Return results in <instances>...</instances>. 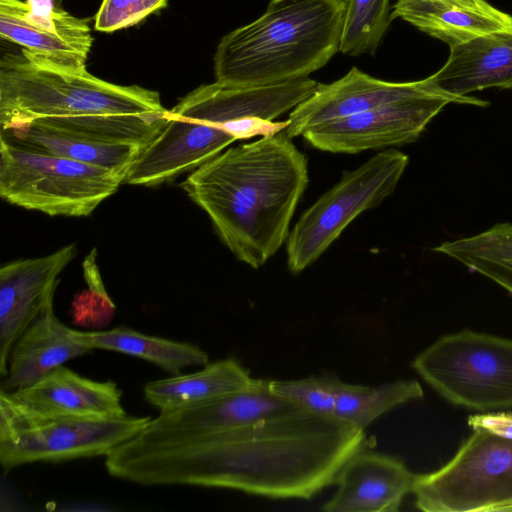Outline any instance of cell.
Segmentation results:
<instances>
[{
  "mask_svg": "<svg viewBox=\"0 0 512 512\" xmlns=\"http://www.w3.org/2000/svg\"><path fill=\"white\" fill-rule=\"evenodd\" d=\"M366 443L363 430L299 409L176 446L127 441L105 457V468L112 477L143 486H203L308 500L335 485L343 464Z\"/></svg>",
  "mask_w": 512,
  "mask_h": 512,
  "instance_id": "obj_1",
  "label": "cell"
},
{
  "mask_svg": "<svg viewBox=\"0 0 512 512\" xmlns=\"http://www.w3.org/2000/svg\"><path fill=\"white\" fill-rule=\"evenodd\" d=\"M308 164L283 131L229 148L180 183L235 257L254 269L288 239Z\"/></svg>",
  "mask_w": 512,
  "mask_h": 512,
  "instance_id": "obj_2",
  "label": "cell"
},
{
  "mask_svg": "<svg viewBox=\"0 0 512 512\" xmlns=\"http://www.w3.org/2000/svg\"><path fill=\"white\" fill-rule=\"evenodd\" d=\"M317 85L306 77L263 86L215 81L197 87L167 110L162 126L141 148L123 183L156 186L193 171L236 141L228 122L248 116L273 121L307 99Z\"/></svg>",
  "mask_w": 512,
  "mask_h": 512,
  "instance_id": "obj_3",
  "label": "cell"
},
{
  "mask_svg": "<svg viewBox=\"0 0 512 512\" xmlns=\"http://www.w3.org/2000/svg\"><path fill=\"white\" fill-rule=\"evenodd\" d=\"M346 0H270L253 22L224 35L215 81L263 86L308 77L339 52Z\"/></svg>",
  "mask_w": 512,
  "mask_h": 512,
  "instance_id": "obj_4",
  "label": "cell"
},
{
  "mask_svg": "<svg viewBox=\"0 0 512 512\" xmlns=\"http://www.w3.org/2000/svg\"><path fill=\"white\" fill-rule=\"evenodd\" d=\"M160 94L118 85L84 68L53 64L25 49L0 60L1 130L35 119L161 114Z\"/></svg>",
  "mask_w": 512,
  "mask_h": 512,
  "instance_id": "obj_5",
  "label": "cell"
},
{
  "mask_svg": "<svg viewBox=\"0 0 512 512\" xmlns=\"http://www.w3.org/2000/svg\"><path fill=\"white\" fill-rule=\"evenodd\" d=\"M150 416H51L29 410L0 389V464L4 473L36 462L108 456L138 435Z\"/></svg>",
  "mask_w": 512,
  "mask_h": 512,
  "instance_id": "obj_6",
  "label": "cell"
},
{
  "mask_svg": "<svg viewBox=\"0 0 512 512\" xmlns=\"http://www.w3.org/2000/svg\"><path fill=\"white\" fill-rule=\"evenodd\" d=\"M125 173L13 144L0 136V196L50 216L82 217L123 184Z\"/></svg>",
  "mask_w": 512,
  "mask_h": 512,
  "instance_id": "obj_7",
  "label": "cell"
},
{
  "mask_svg": "<svg viewBox=\"0 0 512 512\" xmlns=\"http://www.w3.org/2000/svg\"><path fill=\"white\" fill-rule=\"evenodd\" d=\"M443 399L489 412L512 408V339L471 329L443 335L411 362Z\"/></svg>",
  "mask_w": 512,
  "mask_h": 512,
  "instance_id": "obj_8",
  "label": "cell"
},
{
  "mask_svg": "<svg viewBox=\"0 0 512 512\" xmlns=\"http://www.w3.org/2000/svg\"><path fill=\"white\" fill-rule=\"evenodd\" d=\"M424 512H512V440L473 430L439 469L415 474Z\"/></svg>",
  "mask_w": 512,
  "mask_h": 512,
  "instance_id": "obj_9",
  "label": "cell"
},
{
  "mask_svg": "<svg viewBox=\"0 0 512 512\" xmlns=\"http://www.w3.org/2000/svg\"><path fill=\"white\" fill-rule=\"evenodd\" d=\"M409 162L396 149L377 153L340 181L308 208L287 239V265L292 273L314 263L362 212L391 195Z\"/></svg>",
  "mask_w": 512,
  "mask_h": 512,
  "instance_id": "obj_10",
  "label": "cell"
},
{
  "mask_svg": "<svg viewBox=\"0 0 512 512\" xmlns=\"http://www.w3.org/2000/svg\"><path fill=\"white\" fill-rule=\"evenodd\" d=\"M269 380L255 379L246 389L206 401L160 411L128 442L140 447H170L229 431L260 420L304 409L269 389Z\"/></svg>",
  "mask_w": 512,
  "mask_h": 512,
  "instance_id": "obj_11",
  "label": "cell"
},
{
  "mask_svg": "<svg viewBox=\"0 0 512 512\" xmlns=\"http://www.w3.org/2000/svg\"><path fill=\"white\" fill-rule=\"evenodd\" d=\"M451 96L430 87L385 105L309 128L302 135L312 147L356 154L415 141Z\"/></svg>",
  "mask_w": 512,
  "mask_h": 512,
  "instance_id": "obj_12",
  "label": "cell"
},
{
  "mask_svg": "<svg viewBox=\"0 0 512 512\" xmlns=\"http://www.w3.org/2000/svg\"><path fill=\"white\" fill-rule=\"evenodd\" d=\"M1 38L55 65L84 68L93 37L89 20L53 0H0Z\"/></svg>",
  "mask_w": 512,
  "mask_h": 512,
  "instance_id": "obj_13",
  "label": "cell"
},
{
  "mask_svg": "<svg viewBox=\"0 0 512 512\" xmlns=\"http://www.w3.org/2000/svg\"><path fill=\"white\" fill-rule=\"evenodd\" d=\"M77 254L76 244L38 258L16 260L0 269V377L10 351L29 324L53 301L58 276Z\"/></svg>",
  "mask_w": 512,
  "mask_h": 512,
  "instance_id": "obj_14",
  "label": "cell"
},
{
  "mask_svg": "<svg viewBox=\"0 0 512 512\" xmlns=\"http://www.w3.org/2000/svg\"><path fill=\"white\" fill-rule=\"evenodd\" d=\"M430 87L427 78L390 82L352 67L339 80L330 84L319 83L307 99L292 109L284 132L289 138H294L314 126L368 111Z\"/></svg>",
  "mask_w": 512,
  "mask_h": 512,
  "instance_id": "obj_15",
  "label": "cell"
},
{
  "mask_svg": "<svg viewBox=\"0 0 512 512\" xmlns=\"http://www.w3.org/2000/svg\"><path fill=\"white\" fill-rule=\"evenodd\" d=\"M415 474L398 458L362 449L343 464L325 512H395L412 492Z\"/></svg>",
  "mask_w": 512,
  "mask_h": 512,
  "instance_id": "obj_16",
  "label": "cell"
},
{
  "mask_svg": "<svg viewBox=\"0 0 512 512\" xmlns=\"http://www.w3.org/2000/svg\"><path fill=\"white\" fill-rule=\"evenodd\" d=\"M427 80L457 103L488 106L489 102L467 95L491 87L512 89V29L450 47L445 64Z\"/></svg>",
  "mask_w": 512,
  "mask_h": 512,
  "instance_id": "obj_17",
  "label": "cell"
},
{
  "mask_svg": "<svg viewBox=\"0 0 512 512\" xmlns=\"http://www.w3.org/2000/svg\"><path fill=\"white\" fill-rule=\"evenodd\" d=\"M92 350L88 332L62 323L54 313L52 301L15 341L0 389L12 392L27 387Z\"/></svg>",
  "mask_w": 512,
  "mask_h": 512,
  "instance_id": "obj_18",
  "label": "cell"
},
{
  "mask_svg": "<svg viewBox=\"0 0 512 512\" xmlns=\"http://www.w3.org/2000/svg\"><path fill=\"white\" fill-rule=\"evenodd\" d=\"M8 393L23 407L45 415L80 418L127 415L117 383L81 376L64 365L33 384Z\"/></svg>",
  "mask_w": 512,
  "mask_h": 512,
  "instance_id": "obj_19",
  "label": "cell"
},
{
  "mask_svg": "<svg viewBox=\"0 0 512 512\" xmlns=\"http://www.w3.org/2000/svg\"><path fill=\"white\" fill-rule=\"evenodd\" d=\"M391 18H400L449 47L512 29V16L486 0H395Z\"/></svg>",
  "mask_w": 512,
  "mask_h": 512,
  "instance_id": "obj_20",
  "label": "cell"
},
{
  "mask_svg": "<svg viewBox=\"0 0 512 512\" xmlns=\"http://www.w3.org/2000/svg\"><path fill=\"white\" fill-rule=\"evenodd\" d=\"M7 141L41 152L125 173L142 146L92 140L37 120L1 130Z\"/></svg>",
  "mask_w": 512,
  "mask_h": 512,
  "instance_id": "obj_21",
  "label": "cell"
},
{
  "mask_svg": "<svg viewBox=\"0 0 512 512\" xmlns=\"http://www.w3.org/2000/svg\"><path fill=\"white\" fill-rule=\"evenodd\" d=\"M254 381L240 362L226 358L207 363L193 373L148 382L143 395L160 412L240 391Z\"/></svg>",
  "mask_w": 512,
  "mask_h": 512,
  "instance_id": "obj_22",
  "label": "cell"
},
{
  "mask_svg": "<svg viewBox=\"0 0 512 512\" xmlns=\"http://www.w3.org/2000/svg\"><path fill=\"white\" fill-rule=\"evenodd\" d=\"M94 349L118 352L150 362L171 375L188 367L204 366L208 354L199 346L141 333L128 327L88 332Z\"/></svg>",
  "mask_w": 512,
  "mask_h": 512,
  "instance_id": "obj_23",
  "label": "cell"
},
{
  "mask_svg": "<svg viewBox=\"0 0 512 512\" xmlns=\"http://www.w3.org/2000/svg\"><path fill=\"white\" fill-rule=\"evenodd\" d=\"M490 279L512 295V223H497L469 237L433 248Z\"/></svg>",
  "mask_w": 512,
  "mask_h": 512,
  "instance_id": "obj_24",
  "label": "cell"
},
{
  "mask_svg": "<svg viewBox=\"0 0 512 512\" xmlns=\"http://www.w3.org/2000/svg\"><path fill=\"white\" fill-rule=\"evenodd\" d=\"M421 384L414 379H399L376 386L336 382L334 416L357 429H365L377 418L404 403L421 399Z\"/></svg>",
  "mask_w": 512,
  "mask_h": 512,
  "instance_id": "obj_25",
  "label": "cell"
},
{
  "mask_svg": "<svg viewBox=\"0 0 512 512\" xmlns=\"http://www.w3.org/2000/svg\"><path fill=\"white\" fill-rule=\"evenodd\" d=\"M391 8L390 0H346L339 52L373 55L392 21Z\"/></svg>",
  "mask_w": 512,
  "mask_h": 512,
  "instance_id": "obj_26",
  "label": "cell"
},
{
  "mask_svg": "<svg viewBox=\"0 0 512 512\" xmlns=\"http://www.w3.org/2000/svg\"><path fill=\"white\" fill-rule=\"evenodd\" d=\"M331 374L295 380H269V389L275 395L294 402L314 413L334 416L336 382Z\"/></svg>",
  "mask_w": 512,
  "mask_h": 512,
  "instance_id": "obj_27",
  "label": "cell"
},
{
  "mask_svg": "<svg viewBox=\"0 0 512 512\" xmlns=\"http://www.w3.org/2000/svg\"><path fill=\"white\" fill-rule=\"evenodd\" d=\"M168 0H102L95 15L94 28L112 33L131 27L150 14L166 7Z\"/></svg>",
  "mask_w": 512,
  "mask_h": 512,
  "instance_id": "obj_28",
  "label": "cell"
},
{
  "mask_svg": "<svg viewBox=\"0 0 512 512\" xmlns=\"http://www.w3.org/2000/svg\"><path fill=\"white\" fill-rule=\"evenodd\" d=\"M472 430H483L500 438L512 440V412H486L467 419Z\"/></svg>",
  "mask_w": 512,
  "mask_h": 512,
  "instance_id": "obj_29",
  "label": "cell"
},
{
  "mask_svg": "<svg viewBox=\"0 0 512 512\" xmlns=\"http://www.w3.org/2000/svg\"><path fill=\"white\" fill-rule=\"evenodd\" d=\"M53 1L56 5L61 6V3L63 0H53Z\"/></svg>",
  "mask_w": 512,
  "mask_h": 512,
  "instance_id": "obj_30",
  "label": "cell"
}]
</instances>
